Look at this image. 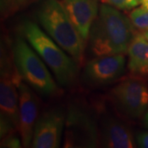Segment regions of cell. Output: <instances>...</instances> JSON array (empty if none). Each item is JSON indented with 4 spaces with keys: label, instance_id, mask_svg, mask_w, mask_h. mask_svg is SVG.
I'll return each instance as SVG.
<instances>
[{
    "label": "cell",
    "instance_id": "cell-1",
    "mask_svg": "<svg viewBox=\"0 0 148 148\" xmlns=\"http://www.w3.org/2000/svg\"><path fill=\"white\" fill-rule=\"evenodd\" d=\"M136 35L135 28L126 15L104 3L99 8L90 28L88 38L90 50L96 57L124 54Z\"/></svg>",
    "mask_w": 148,
    "mask_h": 148
},
{
    "label": "cell",
    "instance_id": "cell-2",
    "mask_svg": "<svg viewBox=\"0 0 148 148\" xmlns=\"http://www.w3.org/2000/svg\"><path fill=\"white\" fill-rule=\"evenodd\" d=\"M38 21L47 34L76 61L82 64L85 42L58 0H44L36 11Z\"/></svg>",
    "mask_w": 148,
    "mask_h": 148
},
{
    "label": "cell",
    "instance_id": "cell-3",
    "mask_svg": "<svg viewBox=\"0 0 148 148\" xmlns=\"http://www.w3.org/2000/svg\"><path fill=\"white\" fill-rule=\"evenodd\" d=\"M22 32L32 47L51 69L58 83L65 86L73 84L77 75V63L73 58H70L35 22L25 21L22 25Z\"/></svg>",
    "mask_w": 148,
    "mask_h": 148
},
{
    "label": "cell",
    "instance_id": "cell-4",
    "mask_svg": "<svg viewBox=\"0 0 148 148\" xmlns=\"http://www.w3.org/2000/svg\"><path fill=\"white\" fill-rule=\"evenodd\" d=\"M13 58L21 77L33 90L52 96L60 91L45 63L26 40L16 38L13 45Z\"/></svg>",
    "mask_w": 148,
    "mask_h": 148
},
{
    "label": "cell",
    "instance_id": "cell-5",
    "mask_svg": "<svg viewBox=\"0 0 148 148\" xmlns=\"http://www.w3.org/2000/svg\"><path fill=\"white\" fill-rule=\"evenodd\" d=\"M64 147H98L100 128L94 117L78 106H71L66 115Z\"/></svg>",
    "mask_w": 148,
    "mask_h": 148
},
{
    "label": "cell",
    "instance_id": "cell-6",
    "mask_svg": "<svg viewBox=\"0 0 148 148\" xmlns=\"http://www.w3.org/2000/svg\"><path fill=\"white\" fill-rule=\"evenodd\" d=\"M115 106L132 119L144 117L148 110V86L142 77L132 76L123 80L111 90Z\"/></svg>",
    "mask_w": 148,
    "mask_h": 148
},
{
    "label": "cell",
    "instance_id": "cell-7",
    "mask_svg": "<svg viewBox=\"0 0 148 148\" xmlns=\"http://www.w3.org/2000/svg\"><path fill=\"white\" fill-rule=\"evenodd\" d=\"M65 122L66 115L59 109H52L45 112L37 119L32 147H58L61 144Z\"/></svg>",
    "mask_w": 148,
    "mask_h": 148
},
{
    "label": "cell",
    "instance_id": "cell-8",
    "mask_svg": "<svg viewBox=\"0 0 148 148\" xmlns=\"http://www.w3.org/2000/svg\"><path fill=\"white\" fill-rule=\"evenodd\" d=\"M23 81L17 69L2 63L0 80V107L1 114L9 119L18 131L19 127V93L18 85Z\"/></svg>",
    "mask_w": 148,
    "mask_h": 148
},
{
    "label": "cell",
    "instance_id": "cell-9",
    "mask_svg": "<svg viewBox=\"0 0 148 148\" xmlns=\"http://www.w3.org/2000/svg\"><path fill=\"white\" fill-rule=\"evenodd\" d=\"M125 63L123 54L97 56L86 64L85 78L93 86L110 84L123 75Z\"/></svg>",
    "mask_w": 148,
    "mask_h": 148
},
{
    "label": "cell",
    "instance_id": "cell-10",
    "mask_svg": "<svg viewBox=\"0 0 148 148\" xmlns=\"http://www.w3.org/2000/svg\"><path fill=\"white\" fill-rule=\"evenodd\" d=\"M21 81L18 85L19 93V127L22 147L32 145L34 129L38 119L39 101L32 88Z\"/></svg>",
    "mask_w": 148,
    "mask_h": 148
},
{
    "label": "cell",
    "instance_id": "cell-11",
    "mask_svg": "<svg viewBox=\"0 0 148 148\" xmlns=\"http://www.w3.org/2000/svg\"><path fill=\"white\" fill-rule=\"evenodd\" d=\"M69 18L86 43L90 28L98 15L96 0H60Z\"/></svg>",
    "mask_w": 148,
    "mask_h": 148
},
{
    "label": "cell",
    "instance_id": "cell-12",
    "mask_svg": "<svg viewBox=\"0 0 148 148\" xmlns=\"http://www.w3.org/2000/svg\"><path fill=\"white\" fill-rule=\"evenodd\" d=\"M100 142L103 147L132 148L135 139L129 127L115 117L107 115L101 119Z\"/></svg>",
    "mask_w": 148,
    "mask_h": 148
},
{
    "label": "cell",
    "instance_id": "cell-13",
    "mask_svg": "<svg viewBox=\"0 0 148 148\" xmlns=\"http://www.w3.org/2000/svg\"><path fill=\"white\" fill-rule=\"evenodd\" d=\"M127 68L132 76L148 77V40L143 34H137L127 49Z\"/></svg>",
    "mask_w": 148,
    "mask_h": 148
},
{
    "label": "cell",
    "instance_id": "cell-14",
    "mask_svg": "<svg viewBox=\"0 0 148 148\" xmlns=\"http://www.w3.org/2000/svg\"><path fill=\"white\" fill-rule=\"evenodd\" d=\"M129 19L135 29L143 33L148 30V10L143 6L134 8L129 13Z\"/></svg>",
    "mask_w": 148,
    "mask_h": 148
},
{
    "label": "cell",
    "instance_id": "cell-15",
    "mask_svg": "<svg viewBox=\"0 0 148 148\" xmlns=\"http://www.w3.org/2000/svg\"><path fill=\"white\" fill-rule=\"evenodd\" d=\"M105 4L115 8L119 10L132 9L140 3V0H101Z\"/></svg>",
    "mask_w": 148,
    "mask_h": 148
},
{
    "label": "cell",
    "instance_id": "cell-16",
    "mask_svg": "<svg viewBox=\"0 0 148 148\" xmlns=\"http://www.w3.org/2000/svg\"><path fill=\"white\" fill-rule=\"evenodd\" d=\"M35 0H8V3L4 4V10L2 11L3 14L9 15L14 12L26 7Z\"/></svg>",
    "mask_w": 148,
    "mask_h": 148
},
{
    "label": "cell",
    "instance_id": "cell-17",
    "mask_svg": "<svg viewBox=\"0 0 148 148\" xmlns=\"http://www.w3.org/2000/svg\"><path fill=\"white\" fill-rule=\"evenodd\" d=\"M16 131V127L12 124V123L5 116L0 114V137L4 138L7 135L15 132Z\"/></svg>",
    "mask_w": 148,
    "mask_h": 148
},
{
    "label": "cell",
    "instance_id": "cell-18",
    "mask_svg": "<svg viewBox=\"0 0 148 148\" xmlns=\"http://www.w3.org/2000/svg\"><path fill=\"white\" fill-rule=\"evenodd\" d=\"M22 147L21 140L16 137L14 132L7 135L4 138H1V147L19 148Z\"/></svg>",
    "mask_w": 148,
    "mask_h": 148
},
{
    "label": "cell",
    "instance_id": "cell-19",
    "mask_svg": "<svg viewBox=\"0 0 148 148\" xmlns=\"http://www.w3.org/2000/svg\"><path fill=\"white\" fill-rule=\"evenodd\" d=\"M136 141L140 147L148 148V132L139 133L136 138Z\"/></svg>",
    "mask_w": 148,
    "mask_h": 148
},
{
    "label": "cell",
    "instance_id": "cell-20",
    "mask_svg": "<svg viewBox=\"0 0 148 148\" xmlns=\"http://www.w3.org/2000/svg\"><path fill=\"white\" fill-rule=\"evenodd\" d=\"M143 123H144V126L148 128V110L143 117Z\"/></svg>",
    "mask_w": 148,
    "mask_h": 148
},
{
    "label": "cell",
    "instance_id": "cell-21",
    "mask_svg": "<svg viewBox=\"0 0 148 148\" xmlns=\"http://www.w3.org/2000/svg\"><path fill=\"white\" fill-rule=\"evenodd\" d=\"M140 3L148 10V0H140Z\"/></svg>",
    "mask_w": 148,
    "mask_h": 148
},
{
    "label": "cell",
    "instance_id": "cell-22",
    "mask_svg": "<svg viewBox=\"0 0 148 148\" xmlns=\"http://www.w3.org/2000/svg\"><path fill=\"white\" fill-rule=\"evenodd\" d=\"M143 36H144L146 37V38H147V39L148 40V30L147 31H146V32H144L143 33Z\"/></svg>",
    "mask_w": 148,
    "mask_h": 148
}]
</instances>
